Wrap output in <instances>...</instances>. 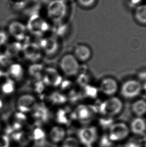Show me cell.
Returning a JSON list of instances; mask_svg holds the SVG:
<instances>
[{"instance_id": "1", "label": "cell", "mask_w": 146, "mask_h": 147, "mask_svg": "<svg viewBox=\"0 0 146 147\" xmlns=\"http://www.w3.org/2000/svg\"><path fill=\"white\" fill-rule=\"evenodd\" d=\"M60 72L67 78L77 76L80 70V63L72 53H67L60 58L59 61Z\"/></svg>"}, {"instance_id": "2", "label": "cell", "mask_w": 146, "mask_h": 147, "mask_svg": "<svg viewBox=\"0 0 146 147\" xmlns=\"http://www.w3.org/2000/svg\"><path fill=\"white\" fill-rule=\"evenodd\" d=\"M67 14V6L64 0H52L48 5V17L55 23H61Z\"/></svg>"}, {"instance_id": "3", "label": "cell", "mask_w": 146, "mask_h": 147, "mask_svg": "<svg viewBox=\"0 0 146 147\" xmlns=\"http://www.w3.org/2000/svg\"><path fill=\"white\" fill-rule=\"evenodd\" d=\"M123 109L122 100L115 96L108 97L100 104L99 111L103 116L114 117L118 115Z\"/></svg>"}, {"instance_id": "4", "label": "cell", "mask_w": 146, "mask_h": 147, "mask_svg": "<svg viewBox=\"0 0 146 147\" xmlns=\"http://www.w3.org/2000/svg\"><path fill=\"white\" fill-rule=\"evenodd\" d=\"M111 141L114 143L125 142L130 136L129 126L123 121L115 122L107 131Z\"/></svg>"}, {"instance_id": "5", "label": "cell", "mask_w": 146, "mask_h": 147, "mask_svg": "<svg viewBox=\"0 0 146 147\" xmlns=\"http://www.w3.org/2000/svg\"><path fill=\"white\" fill-rule=\"evenodd\" d=\"M99 130L95 126L86 125L81 127L77 133V139L84 146H94L99 139Z\"/></svg>"}, {"instance_id": "6", "label": "cell", "mask_w": 146, "mask_h": 147, "mask_svg": "<svg viewBox=\"0 0 146 147\" xmlns=\"http://www.w3.org/2000/svg\"><path fill=\"white\" fill-rule=\"evenodd\" d=\"M121 95L127 99H134L140 96L143 90V84L137 79L127 80L120 86Z\"/></svg>"}, {"instance_id": "7", "label": "cell", "mask_w": 146, "mask_h": 147, "mask_svg": "<svg viewBox=\"0 0 146 147\" xmlns=\"http://www.w3.org/2000/svg\"><path fill=\"white\" fill-rule=\"evenodd\" d=\"M28 31L27 25L19 21H13L8 25V34L16 41H21L24 40L28 34Z\"/></svg>"}, {"instance_id": "8", "label": "cell", "mask_w": 146, "mask_h": 147, "mask_svg": "<svg viewBox=\"0 0 146 147\" xmlns=\"http://www.w3.org/2000/svg\"><path fill=\"white\" fill-rule=\"evenodd\" d=\"M119 90L120 86L117 80L110 76L103 78L99 84L100 92L108 97L115 96Z\"/></svg>"}, {"instance_id": "9", "label": "cell", "mask_w": 146, "mask_h": 147, "mask_svg": "<svg viewBox=\"0 0 146 147\" xmlns=\"http://www.w3.org/2000/svg\"><path fill=\"white\" fill-rule=\"evenodd\" d=\"M39 47L44 54L52 56L59 50V42L55 37H48L41 40Z\"/></svg>"}, {"instance_id": "10", "label": "cell", "mask_w": 146, "mask_h": 147, "mask_svg": "<svg viewBox=\"0 0 146 147\" xmlns=\"http://www.w3.org/2000/svg\"><path fill=\"white\" fill-rule=\"evenodd\" d=\"M72 53L81 63L89 61L92 58L93 52L87 44L79 43L74 46Z\"/></svg>"}, {"instance_id": "11", "label": "cell", "mask_w": 146, "mask_h": 147, "mask_svg": "<svg viewBox=\"0 0 146 147\" xmlns=\"http://www.w3.org/2000/svg\"><path fill=\"white\" fill-rule=\"evenodd\" d=\"M47 135L48 138L52 143L60 144L67 137V132L64 127L56 125L50 129Z\"/></svg>"}, {"instance_id": "12", "label": "cell", "mask_w": 146, "mask_h": 147, "mask_svg": "<svg viewBox=\"0 0 146 147\" xmlns=\"http://www.w3.org/2000/svg\"><path fill=\"white\" fill-rule=\"evenodd\" d=\"M129 126L133 135L146 136V119L144 117H135Z\"/></svg>"}, {"instance_id": "13", "label": "cell", "mask_w": 146, "mask_h": 147, "mask_svg": "<svg viewBox=\"0 0 146 147\" xmlns=\"http://www.w3.org/2000/svg\"><path fill=\"white\" fill-rule=\"evenodd\" d=\"M10 138L11 142L19 147H28L32 143L30 133L23 130L14 132L11 135Z\"/></svg>"}, {"instance_id": "14", "label": "cell", "mask_w": 146, "mask_h": 147, "mask_svg": "<svg viewBox=\"0 0 146 147\" xmlns=\"http://www.w3.org/2000/svg\"><path fill=\"white\" fill-rule=\"evenodd\" d=\"M27 27L28 31L30 30L34 34H43L48 28L46 22L38 17L31 19L29 24L28 26L27 25Z\"/></svg>"}, {"instance_id": "15", "label": "cell", "mask_w": 146, "mask_h": 147, "mask_svg": "<svg viewBox=\"0 0 146 147\" xmlns=\"http://www.w3.org/2000/svg\"><path fill=\"white\" fill-rule=\"evenodd\" d=\"M33 143L37 145H42L48 138L47 133L40 126L36 125L30 132Z\"/></svg>"}, {"instance_id": "16", "label": "cell", "mask_w": 146, "mask_h": 147, "mask_svg": "<svg viewBox=\"0 0 146 147\" xmlns=\"http://www.w3.org/2000/svg\"><path fill=\"white\" fill-rule=\"evenodd\" d=\"M25 71L23 66L19 63L11 64L8 69V74L10 79L15 82L20 80L24 77Z\"/></svg>"}, {"instance_id": "17", "label": "cell", "mask_w": 146, "mask_h": 147, "mask_svg": "<svg viewBox=\"0 0 146 147\" xmlns=\"http://www.w3.org/2000/svg\"><path fill=\"white\" fill-rule=\"evenodd\" d=\"M131 110L135 117H144L146 115V100L142 98L135 100L131 105Z\"/></svg>"}, {"instance_id": "18", "label": "cell", "mask_w": 146, "mask_h": 147, "mask_svg": "<svg viewBox=\"0 0 146 147\" xmlns=\"http://www.w3.org/2000/svg\"><path fill=\"white\" fill-rule=\"evenodd\" d=\"M146 136H130L124 142V147H143Z\"/></svg>"}, {"instance_id": "19", "label": "cell", "mask_w": 146, "mask_h": 147, "mask_svg": "<svg viewBox=\"0 0 146 147\" xmlns=\"http://www.w3.org/2000/svg\"><path fill=\"white\" fill-rule=\"evenodd\" d=\"M134 17L138 23L146 25V4H141L137 7L135 11Z\"/></svg>"}, {"instance_id": "20", "label": "cell", "mask_w": 146, "mask_h": 147, "mask_svg": "<svg viewBox=\"0 0 146 147\" xmlns=\"http://www.w3.org/2000/svg\"><path fill=\"white\" fill-rule=\"evenodd\" d=\"M15 81L11 79L5 80L2 82V90L3 94H11L13 92L15 89Z\"/></svg>"}, {"instance_id": "21", "label": "cell", "mask_w": 146, "mask_h": 147, "mask_svg": "<svg viewBox=\"0 0 146 147\" xmlns=\"http://www.w3.org/2000/svg\"><path fill=\"white\" fill-rule=\"evenodd\" d=\"M81 145L77 137L69 136L60 144V147H80Z\"/></svg>"}, {"instance_id": "22", "label": "cell", "mask_w": 146, "mask_h": 147, "mask_svg": "<svg viewBox=\"0 0 146 147\" xmlns=\"http://www.w3.org/2000/svg\"><path fill=\"white\" fill-rule=\"evenodd\" d=\"M97 143L99 147H112L114 144L109 138L107 133L100 135Z\"/></svg>"}, {"instance_id": "23", "label": "cell", "mask_w": 146, "mask_h": 147, "mask_svg": "<svg viewBox=\"0 0 146 147\" xmlns=\"http://www.w3.org/2000/svg\"><path fill=\"white\" fill-rule=\"evenodd\" d=\"M115 121L113 117H108L106 116H103L99 121V127L101 129L108 131L110 127L114 123Z\"/></svg>"}, {"instance_id": "24", "label": "cell", "mask_w": 146, "mask_h": 147, "mask_svg": "<svg viewBox=\"0 0 146 147\" xmlns=\"http://www.w3.org/2000/svg\"><path fill=\"white\" fill-rule=\"evenodd\" d=\"M91 113L87 108L79 109L77 113V118L82 122H87L91 118Z\"/></svg>"}, {"instance_id": "25", "label": "cell", "mask_w": 146, "mask_h": 147, "mask_svg": "<svg viewBox=\"0 0 146 147\" xmlns=\"http://www.w3.org/2000/svg\"><path fill=\"white\" fill-rule=\"evenodd\" d=\"M12 143L9 136L6 134H0V147H10Z\"/></svg>"}, {"instance_id": "26", "label": "cell", "mask_w": 146, "mask_h": 147, "mask_svg": "<svg viewBox=\"0 0 146 147\" xmlns=\"http://www.w3.org/2000/svg\"><path fill=\"white\" fill-rule=\"evenodd\" d=\"M80 6L83 8H89L92 7L96 3L97 0H77Z\"/></svg>"}, {"instance_id": "27", "label": "cell", "mask_w": 146, "mask_h": 147, "mask_svg": "<svg viewBox=\"0 0 146 147\" xmlns=\"http://www.w3.org/2000/svg\"><path fill=\"white\" fill-rule=\"evenodd\" d=\"M9 34L7 31L0 30V47L7 44L9 39Z\"/></svg>"}, {"instance_id": "28", "label": "cell", "mask_w": 146, "mask_h": 147, "mask_svg": "<svg viewBox=\"0 0 146 147\" xmlns=\"http://www.w3.org/2000/svg\"><path fill=\"white\" fill-rule=\"evenodd\" d=\"M141 83L143 84L146 82V69L141 70L137 74V78Z\"/></svg>"}, {"instance_id": "29", "label": "cell", "mask_w": 146, "mask_h": 147, "mask_svg": "<svg viewBox=\"0 0 146 147\" xmlns=\"http://www.w3.org/2000/svg\"><path fill=\"white\" fill-rule=\"evenodd\" d=\"M142 1L143 0H130L131 5L132 7H135L136 8L141 4Z\"/></svg>"}, {"instance_id": "30", "label": "cell", "mask_w": 146, "mask_h": 147, "mask_svg": "<svg viewBox=\"0 0 146 147\" xmlns=\"http://www.w3.org/2000/svg\"><path fill=\"white\" fill-rule=\"evenodd\" d=\"M4 76H5V73L3 70L1 68H0V82H2L4 80Z\"/></svg>"}, {"instance_id": "31", "label": "cell", "mask_w": 146, "mask_h": 147, "mask_svg": "<svg viewBox=\"0 0 146 147\" xmlns=\"http://www.w3.org/2000/svg\"><path fill=\"white\" fill-rule=\"evenodd\" d=\"M143 84V90H144L145 93H146V82H145Z\"/></svg>"}, {"instance_id": "32", "label": "cell", "mask_w": 146, "mask_h": 147, "mask_svg": "<svg viewBox=\"0 0 146 147\" xmlns=\"http://www.w3.org/2000/svg\"><path fill=\"white\" fill-rule=\"evenodd\" d=\"M84 147H95L94 146H84Z\"/></svg>"}, {"instance_id": "33", "label": "cell", "mask_w": 146, "mask_h": 147, "mask_svg": "<svg viewBox=\"0 0 146 147\" xmlns=\"http://www.w3.org/2000/svg\"><path fill=\"white\" fill-rule=\"evenodd\" d=\"M64 1H73V0H64Z\"/></svg>"}, {"instance_id": "34", "label": "cell", "mask_w": 146, "mask_h": 147, "mask_svg": "<svg viewBox=\"0 0 146 147\" xmlns=\"http://www.w3.org/2000/svg\"><path fill=\"white\" fill-rule=\"evenodd\" d=\"M15 1H23V0H15Z\"/></svg>"}, {"instance_id": "35", "label": "cell", "mask_w": 146, "mask_h": 147, "mask_svg": "<svg viewBox=\"0 0 146 147\" xmlns=\"http://www.w3.org/2000/svg\"><path fill=\"white\" fill-rule=\"evenodd\" d=\"M0 126H1V125H0Z\"/></svg>"}]
</instances>
